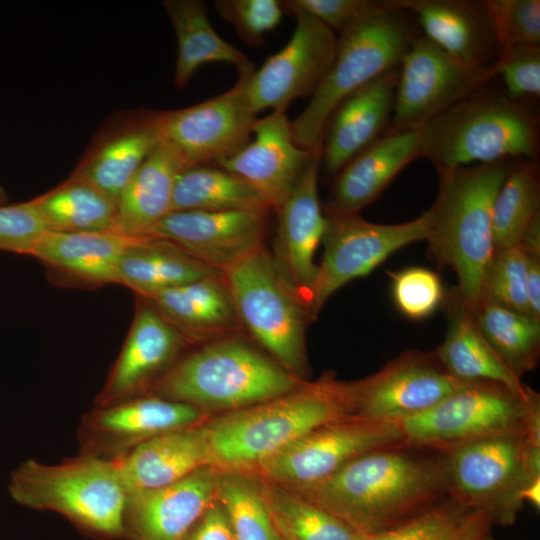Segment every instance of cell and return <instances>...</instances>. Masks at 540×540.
Wrapping results in <instances>:
<instances>
[{
    "instance_id": "f1b7e54d",
    "label": "cell",
    "mask_w": 540,
    "mask_h": 540,
    "mask_svg": "<svg viewBox=\"0 0 540 540\" xmlns=\"http://www.w3.org/2000/svg\"><path fill=\"white\" fill-rule=\"evenodd\" d=\"M138 239L117 232L48 230L31 255L51 269L83 283H117L120 260Z\"/></svg>"
},
{
    "instance_id": "c3c4849f",
    "label": "cell",
    "mask_w": 540,
    "mask_h": 540,
    "mask_svg": "<svg viewBox=\"0 0 540 540\" xmlns=\"http://www.w3.org/2000/svg\"><path fill=\"white\" fill-rule=\"evenodd\" d=\"M182 540H235L227 515L217 500L208 507Z\"/></svg>"
},
{
    "instance_id": "836d02e7",
    "label": "cell",
    "mask_w": 540,
    "mask_h": 540,
    "mask_svg": "<svg viewBox=\"0 0 540 540\" xmlns=\"http://www.w3.org/2000/svg\"><path fill=\"white\" fill-rule=\"evenodd\" d=\"M30 201L50 231L117 232V204L76 175Z\"/></svg>"
},
{
    "instance_id": "ee69618b",
    "label": "cell",
    "mask_w": 540,
    "mask_h": 540,
    "mask_svg": "<svg viewBox=\"0 0 540 540\" xmlns=\"http://www.w3.org/2000/svg\"><path fill=\"white\" fill-rule=\"evenodd\" d=\"M214 6L252 47L263 44L265 33L280 23L284 11L283 2L277 0H217Z\"/></svg>"
},
{
    "instance_id": "44dd1931",
    "label": "cell",
    "mask_w": 540,
    "mask_h": 540,
    "mask_svg": "<svg viewBox=\"0 0 540 540\" xmlns=\"http://www.w3.org/2000/svg\"><path fill=\"white\" fill-rule=\"evenodd\" d=\"M252 133V141L214 164L243 178L271 208L277 209L290 195L317 149L307 150L295 143L286 110H273L264 118H256Z\"/></svg>"
},
{
    "instance_id": "8d00e7d4",
    "label": "cell",
    "mask_w": 540,
    "mask_h": 540,
    "mask_svg": "<svg viewBox=\"0 0 540 540\" xmlns=\"http://www.w3.org/2000/svg\"><path fill=\"white\" fill-rule=\"evenodd\" d=\"M472 313L485 339L519 377L537 366L540 321L485 299Z\"/></svg>"
},
{
    "instance_id": "603a6c76",
    "label": "cell",
    "mask_w": 540,
    "mask_h": 540,
    "mask_svg": "<svg viewBox=\"0 0 540 540\" xmlns=\"http://www.w3.org/2000/svg\"><path fill=\"white\" fill-rule=\"evenodd\" d=\"M388 4L417 15L425 38L456 61L474 69H495L500 46L482 2L392 0Z\"/></svg>"
},
{
    "instance_id": "8992f818",
    "label": "cell",
    "mask_w": 540,
    "mask_h": 540,
    "mask_svg": "<svg viewBox=\"0 0 540 540\" xmlns=\"http://www.w3.org/2000/svg\"><path fill=\"white\" fill-rule=\"evenodd\" d=\"M421 157L437 169L489 164L514 157L535 161V118L506 96L479 91L418 129Z\"/></svg>"
},
{
    "instance_id": "277c9868",
    "label": "cell",
    "mask_w": 540,
    "mask_h": 540,
    "mask_svg": "<svg viewBox=\"0 0 540 540\" xmlns=\"http://www.w3.org/2000/svg\"><path fill=\"white\" fill-rule=\"evenodd\" d=\"M304 381L236 337L222 336L178 360L150 395L202 411H235L287 394Z\"/></svg>"
},
{
    "instance_id": "ab89813d",
    "label": "cell",
    "mask_w": 540,
    "mask_h": 540,
    "mask_svg": "<svg viewBox=\"0 0 540 540\" xmlns=\"http://www.w3.org/2000/svg\"><path fill=\"white\" fill-rule=\"evenodd\" d=\"M482 514L448 498L408 521L366 540H454Z\"/></svg>"
},
{
    "instance_id": "5bb4252c",
    "label": "cell",
    "mask_w": 540,
    "mask_h": 540,
    "mask_svg": "<svg viewBox=\"0 0 540 540\" xmlns=\"http://www.w3.org/2000/svg\"><path fill=\"white\" fill-rule=\"evenodd\" d=\"M398 66L390 131L420 129L496 76L461 64L425 37L412 40Z\"/></svg>"
},
{
    "instance_id": "ac0fdd59",
    "label": "cell",
    "mask_w": 540,
    "mask_h": 540,
    "mask_svg": "<svg viewBox=\"0 0 540 540\" xmlns=\"http://www.w3.org/2000/svg\"><path fill=\"white\" fill-rule=\"evenodd\" d=\"M204 411L154 395H142L86 413L78 429L82 454L114 460L158 435L200 424Z\"/></svg>"
},
{
    "instance_id": "4fadbf2b",
    "label": "cell",
    "mask_w": 540,
    "mask_h": 540,
    "mask_svg": "<svg viewBox=\"0 0 540 540\" xmlns=\"http://www.w3.org/2000/svg\"><path fill=\"white\" fill-rule=\"evenodd\" d=\"M252 73L239 74L236 84L216 97L187 108L158 112L160 141L183 170L214 164L249 142L256 120L247 93Z\"/></svg>"
},
{
    "instance_id": "681fc988",
    "label": "cell",
    "mask_w": 540,
    "mask_h": 540,
    "mask_svg": "<svg viewBox=\"0 0 540 540\" xmlns=\"http://www.w3.org/2000/svg\"><path fill=\"white\" fill-rule=\"evenodd\" d=\"M526 255L528 315L540 321V255Z\"/></svg>"
},
{
    "instance_id": "cb8c5ba5",
    "label": "cell",
    "mask_w": 540,
    "mask_h": 540,
    "mask_svg": "<svg viewBox=\"0 0 540 540\" xmlns=\"http://www.w3.org/2000/svg\"><path fill=\"white\" fill-rule=\"evenodd\" d=\"M398 70L391 69L345 98L330 116L321 140V159L338 173L374 143L391 122Z\"/></svg>"
},
{
    "instance_id": "7bdbcfd3",
    "label": "cell",
    "mask_w": 540,
    "mask_h": 540,
    "mask_svg": "<svg viewBox=\"0 0 540 540\" xmlns=\"http://www.w3.org/2000/svg\"><path fill=\"white\" fill-rule=\"evenodd\" d=\"M482 5L494 26L500 52L515 44L540 46L539 0H489Z\"/></svg>"
},
{
    "instance_id": "9c48e42d",
    "label": "cell",
    "mask_w": 540,
    "mask_h": 540,
    "mask_svg": "<svg viewBox=\"0 0 540 540\" xmlns=\"http://www.w3.org/2000/svg\"><path fill=\"white\" fill-rule=\"evenodd\" d=\"M445 456L448 497L485 513L492 524H512L523 490L540 479V445L522 433L478 440Z\"/></svg>"
},
{
    "instance_id": "ba28073f",
    "label": "cell",
    "mask_w": 540,
    "mask_h": 540,
    "mask_svg": "<svg viewBox=\"0 0 540 540\" xmlns=\"http://www.w3.org/2000/svg\"><path fill=\"white\" fill-rule=\"evenodd\" d=\"M222 274L239 320L281 367L303 381L308 308L264 246Z\"/></svg>"
},
{
    "instance_id": "ffe728a7",
    "label": "cell",
    "mask_w": 540,
    "mask_h": 540,
    "mask_svg": "<svg viewBox=\"0 0 540 540\" xmlns=\"http://www.w3.org/2000/svg\"><path fill=\"white\" fill-rule=\"evenodd\" d=\"M320 161L321 147L314 152L290 195L276 209L278 224L272 253L281 273L307 308L318 271L315 254L326 224L318 197Z\"/></svg>"
},
{
    "instance_id": "8fae6325",
    "label": "cell",
    "mask_w": 540,
    "mask_h": 540,
    "mask_svg": "<svg viewBox=\"0 0 540 540\" xmlns=\"http://www.w3.org/2000/svg\"><path fill=\"white\" fill-rule=\"evenodd\" d=\"M402 447L405 435L399 421L348 416L309 432L253 470L262 479L299 490L367 453Z\"/></svg>"
},
{
    "instance_id": "d4e9b609",
    "label": "cell",
    "mask_w": 540,
    "mask_h": 540,
    "mask_svg": "<svg viewBox=\"0 0 540 540\" xmlns=\"http://www.w3.org/2000/svg\"><path fill=\"white\" fill-rule=\"evenodd\" d=\"M160 141L158 112H138L109 125L72 173L118 199Z\"/></svg>"
},
{
    "instance_id": "52a82bcc",
    "label": "cell",
    "mask_w": 540,
    "mask_h": 540,
    "mask_svg": "<svg viewBox=\"0 0 540 540\" xmlns=\"http://www.w3.org/2000/svg\"><path fill=\"white\" fill-rule=\"evenodd\" d=\"M8 490L17 503L58 512L91 534L124 537L127 491L110 460L82 453L55 465L28 459L12 472Z\"/></svg>"
},
{
    "instance_id": "60d3db41",
    "label": "cell",
    "mask_w": 540,
    "mask_h": 540,
    "mask_svg": "<svg viewBox=\"0 0 540 540\" xmlns=\"http://www.w3.org/2000/svg\"><path fill=\"white\" fill-rule=\"evenodd\" d=\"M480 299L529 316L527 255L519 244L495 251L484 275Z\"/></svg>"
},
{
    "instance_id": "4dcf8cb0",
    "label": "cell",
    "mask_w": 540,
    "mask_h": 540,
    "mask_svg": "<svg viewBox=\"0 0 540 540\" xmlns=\"http://www.w3.org/2000/svg\"><path fill=\"white\" fill-rule=\"evenodd\" d=\"M182 170L173 153L159 141L118 199L117 232L132 238H145L171 213L175 181Z\"/></svg>"
},
{
    "instance_id": "d590c367",
    "label": "cell",
    "mask_w": 540,
    "mask_h": 540,
    "mask_svg": "<svg viewBox=\"0 0 540 540\" xmlns=\"http://www.w3.org/2000/svg\"><path fill=\"white\" fill-rule=\"evenodd\" d=\"M260 483L282 540H366L369 537L293 489L262 478Z\"/></svg>"
},
{
    "instance_id": "484cf974",
    "label": "cell",
    "mask_w": 540,
    "mask_h": 540,
    "mask_svg": "<svg viewBox=\"0 0 540 540\" xmlns=\"http://www.w3.org/2000/svg\"><path fill=\"white\" fill-rule=\"evenodd\" d=\"M127 496L172 484L193 471L213 465L205 424L153 437L112 460Z\"/></svg>"
},
{
    "instance_id": "83f0119b",
    "label": "cell",
    "mask_w": 540,
    "mask_h": 540,
    "mask_svg": "<svg viewBox=\"0 0 540 540\" xmlns=\"http://www.w3.org/2000/svg\"><path fill=\"white\" fill-rule=\"evenodd\" d=\"M443 304L447 332L434 352L445 370L465 382L496 383L524 393L527 386L485 339L457 290L446 294Z\"/></svg>"
},
{
    "instance_id": "f6af8a7d",
    "label": "cell",
    "mask_w": 540,
    "mask_h": 540,
    "mask_svg": "<svg viewBox=\"0 0 540 540\" xmlns=\"http://www.w3.org/2000/svg\"><path fill=\"white\" fill-rule=\"evenodd\" d=\"M495 74L505 85L506 97L519 99L540 95V46L515 44L501 50Z\"/></svg>"
},
{
    "instance_id": "f5cc1de1",
    "label": "cell",
    "mask_w": 540,
    "mask_h": 540,
    "mask_svg": "<svg viewBox=\"0 0 540 540\" xmlns=\"http://www.w3.org/2000/svg\"><path fill=\"white\" fill-rule=\"evenodd\" d=\"M7 201V195L3 187L0 186V204H5Z\"/></svg>"
},
{
    "instance_id": "f546056e",
    "label": "cell",
    "mask_w": 540,
    "mask_h": 540,
    "mask_svg": "<svg viewBox=\"0 0 540 540\" xmlns=\"http://www.w3.org/2000/svg\"><path fill=\"white\" fill-rule=\"evenodd\" d=\"M189 340L222 337L240 323L221 273L147 299Z\"/></svg>"
},
{
    "instance_id": "d6986e66",
    "label": "cell",
    "mask_w": 540,
    "mask_h": 540,
    "mask_svg": "<svg viewBox=\"0 0 540 540\" xmlns=\"http://www.w3.org/2000/svg\"><path fill=\"white\" fill-rule=\"evenodd\" d=\"M187 341L149 300L141 303L96 407L145 395L177 362Z\"/></svg>"
},
{
    "instance_id": "9a60e30c",
    "label": "cell",
    "mask_w": 540,
    "mask_h": 540,
    "mask_svg": "<svg viewBox=\"0 0 540 540\" xmlns=\"http://www.w3.org/2000/svg\"><path fill=\"white\" fill-rule=\"evenodd\" d=\"M471 382L450 375L435 352L409 351L376 373L347 383L352 416L400 421L433 407Z\"/></svg>"
},
{
    "instance_id": "3957f363",
    "label": "cell",
    "mask_w": 540,
    "mask_h": 540,
    "mask_svg": "<svg viewBox=\"0 0 540 540\" xmlns=\"http://www.w3.org/2000/svg\"><path fill=\"white\" fill-rule=\"evenodd\" d=\"M352 416L347 383L326 375L205 423L218 469L251 471L309 432Z\"/></svg>"
},
{
    "instance_id": "4316f807",
    "label": "cell",
    "mask_w": 540,
    "mask_h": 540,
    "mask_svg": "<svg viewBox=\"0 0 540 540\" xmlns=\"http://www.w3.org/2000/svg\"><path fill=\"white\" fill-rule=\"evenodd\" d=\"M418 157H421L418 130L390 131L381 136L338 172L327 209L359 214Z\"/></svg>"
},
{
    "instance_id": "816d5d0a",
    "label": "cell",
    "mask_w": 540,
    "mask_h": 540,
    "mask_svg": "<svg viewBox=\"0 0 540 540\" xmlns=\"http://www.w3.org/2000/svg\"><path fill=\"white\" fill-rule=\"evenodd\" d=\"M523 502H528L535 508L540 507V479L531 482L522 492Z\"/></svg>"
},
{
    "instance_id": "1f68e13d",
    "label": "cell",
    "mask_w": 540,
    "mask_h": 540,
    "mask_svg": "<svg viewBox=\"0 0 540 540\" xmlns=\"http://www.w3.org/2000/svg\"><path fill=\"white\" fill-rule=\"evenodd\" d=\"M164 8L178 42L174 85L183 88L192 75L210 62L237 67L239 74L252 73L254 64L237 48L222 39L211 26L207 7L200 0H167Z\"/></svg>"
},
{
    "instance_id": "7402d4cb",
    "label": "cell",
    "mask_w": 540,
    "mask_h": 540,
    "mask_svg": "<svg viewBox=\"0 0 540 540\" xmlns=\"http://www.w3.org/2000/svg\"><path fill=\"white\" fill-rule=\"evenodd\" d=\"M217 468L201 467L167 486L130 494L124 537L130 540H182L216 500Z\"/></svg>"
},
{
    "instance_id": "e575fe53",
    "label": "cell",
    "mask_w": 540,
    "mask_h": 540,
    "mask_svg": "<svg viewBox=\"0 0 540 540\" xmlns=\"http://www.w3.org/2000/svg\"><path fill=\"white\" fill-rule=\"evenodd\" d=\"M270 208L263 195L243 178L218 166L198 165L178 174L171 212Z\"/></svg>"
},
{
    "instance_id": "db71d44e",
    "label": "cell",
    "mask_w": 540,
    "mask_h": 540,
    "mask_svg": "<svg viewBox=\"0 0 540 540\" xmlns=\"http://www.w3.org/2000/svg\"><path fill=\"white\" fill-rule=\"evenodd\" d=\"M480 540H496L490 536L489 532L485 534Z\"/></svg>"
},
{
    "instance_id": "74e56055",
    "label": "cell",
    "mask_w": 540,
    "mask_h": 540,
    "mask_svg": "<svg viewBox=\"0 0 540 540\" xmlns=\"http://www.w3.org/2000/svg\"><path fill=\"white\" fill-rule=\"evenodd\" d=\"M539 170L533 160L511 166L493 203L495 251L518 245L531 222L540 215Z\"/></svg>"
},
{
    "instance_id": "b9f144b4",
    "label": "cell",
    "mask_w": 540,
    "mask_h": 540,
    "mask_svg": "<svg viewBox=\"0 0 540 540\" xmlns=\"http://www.w3.org/2000/svg\"><path fill=\"white\" fill-rule=\"evenodd\" d=\"M389 276L393 302L409 319H425L444 302L442 281L432 270L415 266L389 272Z\"/></svg>"
},
{
    "instance_id": "f907efd6",
    "label": "cell",
    "mask_w": 540,
    "mask_h": 540,
    "mask_svg": "<svg viewBox=\"0 0 540 540\" xmlns=\"http://www.w3.org/2000/svg\"><path fill=\"white\" fill-rule=\"evenodd\" d=\"M492 523L486 514H482L467 530L454 540H480L490 530Z\"/></svg>"
},
{
    "instance_id": "d6a6232c",
    "label": "cell",
    "mask_w": 540,
    "mask_h": 540,
    "mask_svg": "<svg viewBox=\"0 0 540 540\" xmlns=\"http://www.w3.org/2000/svg\"><path fill=\"white\" fill-rule=\"evenodd\" d=\"M215 273L220 272L166 241L140 238L121 258L117 283L149 299L164 290Z\"/></svg>"
},
{
    "instance_id": "6da1fadb",
    "label": "cell",
    "mask_w": 540,
    "mask_h": 540,
    "mask_svg": "<svg viewBox=\"0 0 540 540\" xmlns=\"http://www.w3.org/2000/svg\"><path fill=\"white\" fill-rule=\"evenodd\" d=\"M447 490L445 460L387 449L360 456L323 481L295 491L373 536L429 509Z\"/></svg>"
},
{
    "instance_id": "e0dca14e",
    "label": "cell",
    "mask_w": 540,
    "mask_h": 540,
    "mask_svg": "<svg viewBox=\"0 0 540 540\" xmlns=\"http://www.w3.org/2000/svg\"><path fill=\"white\" fill-rule=\"evenodd\" d=\"M269 210L175 211L145 238L166 241L223 273L263 247Z\"/></svg>"
},
{
    "instance_id": "7a4b0ae2",
    "label": "cell",
    "mask_w": 540,
    "mask_h": 540,
    "mask_svg": "<svg viewBox=\"0 0 540 540\" xmlns=\"http://www.w3.org/2000/svg\"><path fill=\"white\" fill-rule=\"evenodd\" d=\"M510 168L504 160L437 169V196L426 211L429 251L439 266L454 271L456 290L471 311L480 300L484 275L495 253L493 203Z\"/></svg>"
},
{
    "instance_id": "5b68a950",
    "label": "cell",
    "mask_w": 540,
    "mask_h": 540,
    "mask_svg": "<svg viewBox=\"0 0 540 540\" xmlns=\"http://www.w3.org/2000/svg\"><path fill=\"white\" fill-rule=\"evenodd\" d=\"M402 11L379 2L340 32L334 60L302 113L291 122L295 143L321 147L325 126L349 95L399 65L413 40Z\"/></svg>"
},
{
    "instance_id": "7dc6e473",
    "label": "cell",
    "mask_w": 540,
    "mask_h": 540,
    "mask_svg": "<svg viewBox=\"0 0 540 540\" xmlns=\"http://www.w3.org/2000/svg\"><path fill=\"white\" fill-rule=\"evenodd\" d=\"M378 3L370 0H290L284 1L283 6L284 9L304 11L333 32L340 33Z\"/></svg>"
},
{
    "instance_id": "2e32d148",
    "label": "cell",
    "mask_w": 540,
    "mask_h": 540,
    "mask_svg": "<svg viewBox=\"0 0 540 540\" xmlns=\"http://www.w3.org/2000/svg\"><path fill=\"white\" fill-rule=\"evenodd\" d=\"M296 18L287 44L249 76L247 93L255 113L286 110L298 98L312 95L334 60L337 37L310 14L288 9Z\"/></svg>"
},
{
    "instance_id": "f35d334b",
    "label": "cell",
    "mask_w": 540,
    "mask_h": 540,
    "mask_svg": "<svg viewBox=\"0 0 540 540\" xmlns=\"http://www.w3.org/2000/svg\"><path fill=\"white\" fill-rule=\"evenodd\" d=\"M216 500L227 515L235 540H282L257 475L217 468Z\"/></svg>"
},
{
    "instance_id": "7c38bea8",
    "label": "cell",
    "mask_w": 540,
    "mask_h": 540,
    "mask_svg": "<svg viewBox=\"0 0 540 540\" xmlns=\"http://www.w3.org/2000/svg\"><path fill=\"white\" fill-rule=\"evenodd\" d=\"M325 219L321 243L324 250L308 308L311 319L341 287L368 275L397 250L427 240L429 233L426 211L416 219L398 224L371 223L359 214L328 209Z\"/></svg>"
},
{
    "instance_id": "30bf717a",
    "label": "cell",
    "mask_w": 540,
    "mask_h": 540,
    "mask_svg": "<svg viewBox=\"0 0 540 540\" xmlns=\"http://www.w3.org/2000/svg\"><path fill=\"white\" fill-rule=\"evenodd\" d=\"M535 391L524 393L490 382H471L428 410L400 420L406 447H429L446 454L494 436L525 435Z\"/></svg>"
},
{
    "instance_id": "bcb514c9",
    "label": "cell",
    "mask_w": 540,
    "mask_h": 540,
    "mask_svg": "<svg viewBox=\"0 0 540 540\" xmlns=\"http://www.w3.org/2000/svg\"><path fill=\"white\" fill-rule=\"evenodd\" d=\"M47 231L31 201L0 204V250L31 255Z\"/></svg>"
}]
</instances>
